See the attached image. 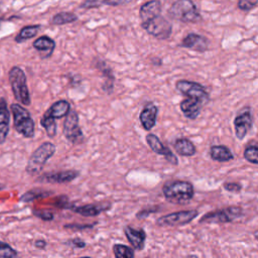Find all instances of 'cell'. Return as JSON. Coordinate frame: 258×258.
I'll return each instance as SVG.
<instances>
[{
  "mask_svg": "<svg viewBox=\"0 0 258 258\" xmlns=\"http://www.w3.org/2000/svg\"><path fill=\"white\" fill-rule=\"evenodd\" d=\"M162 194L170 203L187 204L194 198L195 188L192 183L187 180L174 179L163 184Z\"/></svg>",
  "mask_w": 258,
  "mask_h": 258,
  "instance_id": "obj_1",
  "label": "cell"
},
{
  "mask_svg": "<svg viewBox=\"0 0 258 258\" xmlns=\"http://www.w3.org/2000/svg\"><path fill=\"white\" fill-rule=\"evenodd\" d=\"M9 82L14 98L24 106L30 105V94L27 87L26 76L22 69L13 67L9 71Z\"/></svg>",
  "mask_w": 258,
  "mask_h": 258,
  "instance_id": "obj_2",
  "label": "cell"
},
{
  "mask_svg": "<svg viewBox=\"0 0 258 258\" xmlns=\"http://www.w3.org/2000/svg\"><path fill=\"white\" fill-rule=\"evenodd\" d=\"M11 112L13 115V123L15 130L25 138L34 136L35 125L30 113L19 104H12Z\"/></svg>",
  "mask_w": 258,
  "mask_h": 258,
  "instance_id": "obj_3",
  "label": "cell"
},
{
  "mask_svg": "<svg viewBox=\"0 0 258 258\" xmlns=\"http://www.w3.org/2000/svg\"><path fill=\"white\" fill-rule=\"evenodd\" d=\"M55 146L51 142H43L41 145H39L30 155L27 165H26V171L30 175H34L38 173L47 160L54 154Z\"/></svg>",
  "mask_w": 258,
  "mask_h": 258,
  "instance_id": "obj_4",
  "label": "cell"
},
{
  "mask_svg": "<svg viewBox=\"0 0 258 258\" xmlns=\"http://www.w3.org/2000/svg\"><path fill=\"white\" fill-rule=\"evenodd\" d=\"M168 13L171 18L182 22H196L200 19V13L191 0L175 1Z\"/></svg>",
  "mask_w": 258,
  "mask_h": 258,
  "instance_id": "obj_5",
  "label": "cell"
},
{
  "mask_svg": "<svg viewBox=\"0 0 258 258\" xmlns=\"http://www.w3.org/2000/svg\"><path fill=\"white\" fill-rule=\"evenodd\" d=\"M244 215V211L239 206H231L218 211H213L205 214L201 219L200 223H214L223 224L231 223Z\"/></svg>",
  "mask_w": 258,
  "mask_h": 258,
  "instance_id": "obj_6",
  "label": "cell"
},
{
  "mask_svg": "<svg viewBox=\"0 0 258 258\" xmlns=\"http://www.w3.org/2000/svg\"><path fill=\"white\" fill-rule=\"evenodd\" d=\"M175 88L183 96L199 100L204 105H207L210 101V94L206 87L199 83L187 80H178L175 83Z\"/></svg>",
  "mask_w": 258,
  "mask_h": 258,
  "instance_id": "obj_7",
  "label": "cell"
},
{
  "mask_svg": "<svg viewBox=\"0 0 258 258\" xmlns=\"http://www.w3.org/2000/svg\"><path fill=\"white\" fill-rule=\"evenodd\" d=\"M142 27L152 36L158 39H167L171 34V24L162 16L157 15L147 22L141 23Z\"/></svg>",
  "mask_w": 258,
  "mask_h": 258,
  "instance_id": "obj_8",
  "label": "cell"
},
{
  "mask_svg": "<svg viewBox=\"0 0 258 258\" xmlns=\"http://www.w3.org/2000/svg\"><path fill=\"white\" fill-rule=\"evenodd\" d=\"M254 123V116L250 107H244L238 112L234 119V128L236 138L243 140L249 131L252 129Z\"/></svg>",
  "mask_w": 258,
  "mask_h": 258,
  "instance_id": "obj_9",
  "label": "cell"
},
{
  "mask_svg": "<svg viewBox=\"0 0 258 258\" xmlns=\"http://www.w3.org/2000/svg\"><path fill=\"white\" fill-rule=\"evenodd\" d=\"M199 215L198 210H188V211H179L175 213H170L165 216H162L156 220L158 226H182L194 221Z\"/></svg>",
  "mask_w": 258,
  "mask_h": 258,
  "instance_id": "obj_10",
  "label": "cell"
},
{
  "mask_svg": "<svg viewBox=\"0 0 258 258\" xmlns=\"http://www.w3.org/2000/svg\"><path fill=\"white\" fill-rule=\"evenodd\" d=\"M63 135L72 143H79L83 139V132L79 125V116L75 110H70L64 116Z\"/></svg>",
  "mask_w": 258,
  "mask_h": 258,
  "instance_id": "obj_11",
  "label": "cell"
},
{
  "mask_svg": "<svg viewBox=\"0 0 258 258\" xmlns=\"http://www.w3.org/2000/svg\"><path fill=\"white\" fill-rule=\"evenodd\" d=\"M145 139H146L148 146L154 153L162 155L166 159V161H168L172 165L178 164V159H177L176 155L171 151V149L169 147L164 146L162 144V142L160 141V139L155 134L149 133L146 135Z\"/></svg>",
  "mask_w": 258,
  "mask_h": 258,
  "instance_id": "obj_12",
  "label": "cell"
},
{
  "mask_svg": "<svg viewBox=\"0 0 258 258\" xmlns=\"http://www.w3.org/2000/svg\"><path fill=\"white\" fill-rule=\"evenodd\" d=\"M158 108L152 102L147 103L139 114V121L144 130L150 131L156 125Z\"/></svg>",
  "mask_w": 258,
  "mask_h": 258,
  "instance_id": "obj_13",
  "label": "cell"
},
{
  "mask_svg": "<svg viewBox=\"0 0 258 258\" xmlns=\"http://www.w3.org/2000/svg\"><path fill=\"white\" fill-rule=\"evenodd\" d=\"M180 46L189 48L198 52H205L209 48V40L203 35L197 33H189L182 39V41L180 42Z\"/></svg>",
  "mask_w": 258,
  "mask_h": 258,
  "instance_id": "obj_14",
  "label": "cell"
},
{
  "mask_svg": "<svg viewBox=\"0 0 258 258\" xmlns=\"http://www.w3.org/2000/svg\"><path fill=\"white\" fill-rule=\"evenodd\" d=\"M204 106L205 105L199 100L188 97H186L179 103V108L181 112L183 113L184 117H186L189 120H196L200 116Z\"/></svg>",
  "mask_w": 258,
  "mask_h": 258,
  "instance_id": "obj_15",
  "label": "cell"
},
{
  "mask_svg": "<svg viewBox=\"0 0 258 258\" xmlns=\"http://www.w3.org/2000/svg\"><path fill=\"white\" fill-rule=\"evenodd\" d=\"M124 234L133 249L142 250L145 245L146 233L143 229H134L131 226L124 227Z\"/></svg>",
  "mask_w": 258,
  "mask_h": 258,
  "instance_id": "obj_16",
  "label": "cell"
},
{
  "mask_svg": "<svg viewBox=\"0 0 258 258\" xmlns=\"http://www.w3.org/2000/svg\"><path fill=\"white\" fill-rule=\"evenodd\" d=\"M79 175V171L76 170H62V171H57V172H50V173H45L44 175L39 178V180H43L46 182H51V183H66L70 182L73 179L77 178Z\"/></svg>",
  "mask_w": 258,
  "mask_h": 258,
  "instance_id": "obj_17",
  "label": "cell"
},
{
  "mask_svg": "<svg viewBox=\"0 0 258 258\" xmlns=\"http://www.w3.org/2000/svg\"><path fill=\"white\" fill-rule=\"evenodd\" d=\"M111 208V204L106 203V204H89V205H84L80 207H72V211L84 216V217H95L101 214L102 212L108 211Z\"/></svg>",
  "mask_w": 258,
  "mask_h": 258,
  "instance_id": "obj_18",
  "label": "cell"
},
{
  "mask_svg": "<svg viewBox=\"0 0 258 258\" xmlns=\"http://www.w3.org/2000/svg\"><path fill=\"white\" fill-rule=\"evenodd\" d=\"M70 110H71L70 103L67 100H59L53 103L42 117L47 119H53V120L59 119L64 117Z\"/></svg>",
  "mask_w": 258,
  "mask_h": 258,
  "instance_id": "obj_19",
  "label": "cell"
},
{
  "mask_svg": "<svg viewBox=\"0 0 258 258\" xmlns=\"http://www.w3.org/2000/svg\"><path fill=\"white\" fill-rule=\"evenodd\" d=\"M9 120L10 113L7 108V103L5 99H0V144H2L9 132Z\"/></svg>",
  "mask_w": 258,
  "mask_h": 258,
  "instance_id": "obj_20",
  "label": "cell"
},
{
  "mask_svg": "<svg viewBox=\"0 0 258 258\" xmlns=\"http://www.w3.org/2000/svg\"><path fill=\"white\" fill-rule=\"evenodd\" d=\"M173 148L175 152L181 156H194L197 153V147L188 138L178 137L174 139Z\"/></svg>",
  "mask_w": 258,
  "mask_h": 258,
  "instance_id": "obj_21",
  "label": "cell"
},
{
  "mask_svg": "<svg viewBox=\"0 0 258 258\" xmlns=\"http://www.w3.org/2000/svg\"><path fill=\"white\" fill-rule=\"evenodd\" d=\"M160 10H161V5H160V2L157 0H152L143 4L139 12L142 23L147 22L150 19L154 18L155 16L159 15Z\"/></svg>",
  "mask_w": 258,
  "mask_h": 258,
  "instance_id": "obj_22",
  "label": "cell"
},
{
  "mask_svg": "<svg viewBox=\"0 0 258 258\" xmlns=\"http://www.w3.org/2000/svg\"><path fill=\"white\" fill-rule=\"evenodd\" d=\"M210 156L213 160L219 162H228L234 159L231 149L225 145H212L210 148Z\"/></svg>",
  "mask_w": 258,
  "mask_h": 258,
  "instance_id": "obj_23",
  "label": "cell"
},
{
  "mask_svg": "<svg viewBox=\"0 0 258 258\" xmlns=\"http://www.w3.org/2000/svg\"><path fill=\"white\" fill-rule=\"evenodd\" d=\"M33 46L38 51L42 52L43 57H48L51 54V52L53 51L55 43H54V41L50 37H48V36H41V37L37 38L33 42Z\"/></svg>",
  "mask_w": 258,
  "mask_h": 258,
  "instance_id": "obj_24",
  "label": "cell"
},
{
  "mask_svg": "<svg viewBox=\"0 0 258 258\" xmlns=\"http://www.w3.org/2000/svg\"><path fill=\"white\" fill-rule=\"evenodd\" d=\"M98 68L102 72L103 76L105 77V83L103 84V90L105 92H107L108 94H111L113 91L114 82H115V77L113 75V72L110 69V67H108L107 63H105L103 61L98 63Z\"/></svg>",
  "mask_w": 258,
  "mask_h": 258,
  "instance_id": "obj_25",
  "label": "cell"
},
{
  "mask_svg": "<svg viewBox=\"0 0 258 258\" xmlns=\"http://www.w3.org/2000/svg\"><path fill=\"white\" fill-rule=\"evenodd\" d=\"M113 253L116 258H133L135 256L134 250L123 244H114Z\"/></svg>",
  "mask_w": 258,
  "mask_h": 258,
  "instance_id": "obj_26",
  "label": "cell"
},
{
  "mask_svg": "<svg viewBox=\"0 0 258 258\" xmlns=\"http://www.w3.org/2000/svg\"><path fill=\"white\" fill-rule=\"evenodd\" d=\"M38 28H39L38 25H31V26H25V27H23V28L20 30L19 34L17 35L16 41L21 42V41H23V40H26V39H29V38L33 37V36L37 33Z\"/></svg>",
  "mask_w": 258,
  "mask_h": 258,
  "instance_id": "obj_27",
  "label": "cell"
},
{
  "mask_svg": "<svg viewBox=\"0 0 258 258\" xmlns=\"http://www.w3.org/2000/svg\"><path fill=\"white\" fill-rule=\"evenodd\" d=\"M244 158L254 164H258V146L256 145H249L244 150Z\"/></svg>",
  "mask_w": 258,
  "mask_h": 258,
  "instance_id": "obj_28",
  "label": "cell"
},
{
  "mask_svg": "<svg viewBox=\"0 0 258 258\" xmlns=\"http://www.w3.org/2000/svg\"><path fill=\"white\" fill-rule=\"evenodd\" d=\"M48 191L46 190H43V189H31L27 192H25L21 198L20 200L23 201V202H31L33 200H36V199H39V198H44L46 196H48Z\"/></svg>",
  "mask_w": 258,
  "mask_h": 258,
  "instance_id": "obj_29",
  "label": "cell"
},
{
  "mask_svg": "<svg viewBox=\"0 0 258 258\" xmlns=\"http://www.w3.org/2000/svg\"><path fill=\"white\" fill-rule=\"evenodd\" d=\"M40 124L41 126L45 129L46 134L49 137H54L55 133H56V124H55V120L53 119H47V118H41L40 120Z\"/></svg>",
  "mask_w": 258,
  "mask_h": 258,
  "instance_id": "obj_30",
  "label": "cell"
},
{
  "mask_svg": "<svg viewBox=\"0 0 258 258\" xmlns=\"http://www.w3.org/2000/svg\"><path fill=\"white\" fill-rule=\"evenodd\" d=\"M76 19H77L76 15H74L72 13H68V12H62V13H59V14L55 15L53 17L52 22L54 24H63V23L72 22V21H74Z\"/></svg>",
  "mask_w": 258,
  "mask_h": 258,
  "instance_id": "obj_31",
  "label": "cell"
},
{
  "mask_svg": "<svg viewBox=\"0 0 258 258\" xmlns=\"http://www.w3.org/2000/svg\"><path fill=\"white\" fill-rule=\"evenodd\" d=\"M16 256H17V252L9 244L0 241V257L11 258Z\"/></svg>",
  "mask_w": 258,
  "mask_h": 258,
  "instance_id": "obj_32",
  "label": "cell"
},
{
  "mask_svg": "<svg viewBox=\"0 0 258 258\" xmlns=\"http://www.w3.org/2000/svg\"><path fill=\"white\" fill-rule=\"evenodd\" d=\"M158 209H159L158 207L154 206V207H150V208H146V209L140 210V211L136 214V218H137V219H145V218H147L149 215L158 212Z\"/></svg>",
  "mask_w": 258,
  "mask_h": 258,
  "instance_id": "obj_33",
  "label": "cell"
},
{
  "mask_svg": "<svg viewBox=\"0 0 258 258\" xmlns=\"http://www.w3.org/2000/svg\"><path fill=\"white\" fill-rule=\"evenodd\" d=\"M223 187L225 190L230 192H239L242 189V185L238 182H225L223 184Z\"/></svg>",
  "mask_w": 258,
  "mask_h": 258,
  "instance_id": "obj_34",
  "label": "cell"
},
{
  "mask_svg": "<svg viewBox=\"0 0 258 258\" xmlns=\"http://www.w3.org/2000/svg\"><path fill=\"white\" fill-rule=\"evenodd\" d=\"M258 0H238V6L242 10H250L257 4Z\"/></svg>",
  "mask_w": 258,
  "mask_h": 258,
  "instance_id": "obj_35",
  "label": "cell"
},
{
  "mask_svg": "<svg viewBox=\"0 0 258 258\" xmlns=\"http://www.w3.org/2000/svg\"><path fill=\"white\" fill-rule=\"evenodd\" d=\"M94 225L95 224H68V225H64V228L74 229V230H84V229L93 228Z\"/></svg>",
  "mask_w": 258,
  "mask_h": 258,
  "instance_id": "obj_36",
  "label": "cell"
},
{
  "mask_svg": "<svg viewBox=\"0 0 258 258\" xmlns=\"http://www.w3.org/2000/svg\"><path fill=\"white\" fill-rule=\"evenodd\" d=\"M68 244H70L71 246H73V247H75V248H80V249L86 247L85 241L82 240V239H80V238H74V239L70 240V241L68 242Z\"/></svg>",
  "mask_w": 258,
  "mask_h": 258,
  "instance_id": "obj_37",
  "label": "cell"
},
{
  "mask_svg": "<svg viewBox=\"0 0 258 258\" xmlns=\"http://www.w3.org/2000/svg\"><path fill=\"white\" fill-rule=\"evenodd\" d=\"M37 217H39L40 219L42 220H45V221H48V220H52L53 219V214L52 213H49V212H39V213H34Z\"/></svg>",
  "mask_w": 258,
  "mask_h": 258,
  "instance_id": "obj_38",
  "label": "cell"
},
{
  "mask_svg": "<svg viewBox=\"0 0 258 258\" xmlns=\"http://www.w3.org/2000/svg\"><path fill=\"white\" fill-rule=\"evenodd\" d=\"M34 246H35L36 248L42 249V248H44V247L46 246V242H45L44 240H36V241L34 242Z\"/></svg>",
  "mask_w": 258,
  "mask_h": 258,
  "instance_id": "obj_39",
  "label": "cell"
},
{
  "mask_svg": "<svg viewBox=\"0 0 258 258\" xmlns=\"http://www.w3.org/2000/svg\"><path fill=\"white\" fill-rule=\"evenodd\" d=\"M253 236H254V238H255L256 240H258V230L253 233Z\"/></svg>",
  "mask_w": 258,
  "mask_h": 258,
  "instance_id": "obj_40",
  "label": "cell"
}]
</instances>
